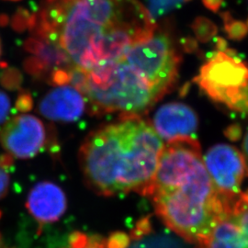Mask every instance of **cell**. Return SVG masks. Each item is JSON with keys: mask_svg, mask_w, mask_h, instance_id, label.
<instances>
[{"mask_svg": "<svg viewBox=\"0 0 248 248\" xmlns=\"http://www.w3.org/2000/svg\"><path fill=\"white\" fill-rule=\"evenodd\" d=\"M203 1L207 8L213 9L214 11L220 8L222 2V0H203Z\"/></svg>", "mask_w": 248, "mask_h": 248, "instance_id": "19", "label": "cell"}, {"mask_svg": "<svg viewBox=\"0 0 248 248\" xmlns=\"http://www.w3.org/2000/svg\"><path fill=\"white\" fill-rule=\"evenodd\" d=\"M10 112V99L8 95L0 90V125L8 121Z\"/></svg>", "mask_w": 248, "mask_h": 248, "instance_id": "17", "label": "cell"}, {"mask_svg": "<svg viewBox=\"0 0 248 248\" xmlns=\"http://www.w3.org/2000/svg\"><path fill=\"white\" fill-rule=\"evenodd\" d=\"M163 146L152 124L140 116L123 117L89 134L80 149V165L87 183L98 194L135 191L144 196Z\"/></svg>", "mask_w": 248, "mask_h": 248, "instance_id": "4", "label": "cell"}, {"mask_svg": "<svg viewBox=\"0 0 248 248\" xmlns=\"http://www.w3.org/2000/svg\"><path fill=\"white\" fill-rule=\"evenodd\" d=\"M1 53H2V49H1V42H0V58H1Z\"/></svg>", "mask_w": 248, "mask_h": 248, "instance_id": "21", "label": "cell"}, {"mask_svg": "<svg viewBox=\"0 0 248 248\" xmlns=\"http://www.w3.org/2000/svg\"><path fill=\"white\" fill-rule=\"evenodd\" d=\"M151 16L159 17L177 8L187 0H147Z\"/></svg>", "mask_w": 248, "mask_h": 248, "instance_id": "14", "label": "cell"}, {"mask_svg": "<svg viewBox=\"0 0 248 248\" xmlns=\"http://www.w3.org/2000/svg\"><path fill=\"white\" fill-rule=\"evenodd\" d=\"M152 126L162 140L169 142L178 137L193 136L199 119L190 107L172 102L160 107L154 116Z\"/></svg>", "mask_w": 248, "mask_h": 248, "instance_id": "8", "label": "cell"}, {"mask_svg": "<svg viewBox=\"0 0 248 248\" xmlns=\"http://www.w3.org/2000/svg\"><path fill=\"white\" fill-rule=\"evenodd\" d=\"M226 29L231 38H233V39H240L244 37L248 31L243 23L237 22V21H232V23L231 24L229 23L228 25H226Z\"/></svg>", "mask_w": 248, "mask_h": 248, "instance_id": "18", "label": "cell"}, {"mask_svg": "<svg viewBox=\"0 0 248 248\" xmlns=\"http://www.w3.org/2000/svg\"><path fill=\"white\" fill-rule=\"evenodd\" d=\"M179 62L170 38L156 31L115 62L88 73L70 71L68 85L79 90L94 113L141 117L174 88Z\"/></svg>", "mask_w": 248, "mask_h": 248, "instance_id": "2", "label": "cell"}, {"mask_svg": "<svg viewBox=\"0 0 248 248\" xmlns=\"http://www.w3.org/2000/svg\"><path fill=\"white\" fill-rule=\"evenodd\" d=\"M144 196L150 198L165 225L189 243L198 244L232 205L213 186L193 136L164 144L154 178Z\"/></svg>", "mask_w": 248, "mask_h": 248, "instance_id": "3", "label": "cell"}, {"mask_svg": "<svg viewBox=\"0 0 248 248\" xmlns=\"http://www.w3.org/2000/svg\"><path fill=\"white\" fill-rule=\"evenodd\" d=\"M10 155H2L0 156V200L7 195L9 191V169L11 164Z\"/></svg>", "mask_w": 248, "mask_h": 248, "instance_id": "15", "label": "cell"}, {"mask_svg": "<svg viewBox=\"0 0 248 248\" xmlns=\"http://www.w3.org/2000/svg\"><path fill=\"white\" fill-rule=\"evenodd\" d=\"M170 244L164 239V237H155L144 241L135 242L133 246H130V241L124 248H169Z\"/></svg>", "mask_w": 248, "mask_h": 248, "instance_id": "16", "label": "cell"}, {"mask_svg": "<svg viewBox=\"0 0 248 248\" xmlns=\"http://www.w3.org/2000/svg\"><path fill=\"white\" fill-rule=\"evenodd\" d=\"M232 210V209H231ZM197 248H247L237 224L230 213L222 216Z\"/></svg>", "mask_w": 248, "mask_h": 248, "instance_id": "11", "label": "cell"}, {"mask_svg": "<svg viewBox=\"0 0 248 248\" xmlns=\"http://www.w3.org/2000/svg\"><path fill=\"white\" fill-rule=\"evenodd\" d=\"M213 186L222 199L233 202L248 175L246 160L238 149L226 143L216 144L203 156Z\"/></svg>", "mask_w": 248, "mask_h": 248, "instance_id": "6", "label": "cell"}, {"mask_svg": "<svg viewBox=\"0 0 248 248\" xmlns=\"http://www.w3.org/2000/svg\"><path fill=\"white\" fill-rule=\"evenodd\" d=\"M31 30L65 55L71 71L88 73L148 40L156 24L140 0H44Z\"/></svg>", "mask_w": 248, "mask_h": 248, "instance_id": "1", "label": "cell"}, {"mask_svg": "<svg viewBox=\"0 0 248 248\" xmlns=\"http://www.w3.org/2000/svg\"><path fill=\"white\" fill-rule=\"evenodd\" d=\"M196 83L216 102L248 113V65L219 51L201 68Z\"/></svg>", "mask_w": 248, "mask_h": 248, "instance_id": "5", "label": "cell"}, {"mask_svg": "<svg viewBox=\"0 0 248 248\" xmlns=\"http://www.w3.org/2000/svg\"><path fill=\"white\" fill-rule=\"evenodd\" d=\"M87 100L79 90L71 85H62L49 91L39 105L45 118L58 122H75L83 115Z\"/></svg>", "mask_w": 248, "mask_h": 248, "instance_id": "9", "label": "cell"}, {"mask_svg": "<svg viewBox=\"0 0 248 248\" xmlns=\"http://www.w3.org/2000/svg\"><path fill=\"white\" fill-rule=\"evenodd\" d=\"M27 208L32 217L43 223L58 221L67 208L62 188L52 182H41L32 187L27 200Z\"/></svg>", "mask_w": 248, "mask_h": 248, "instance_id": "10", "label": "cell"}, {"mask_svg": "<svg viewBox=\"0 0 248 248\" xmlns=\"http://www.w3.org/2000/svg\"><path fill=\"white\" fill-rule=\"evenodd\" d=\"M46 142L45 125L35 116L20 114L8 120L0 131V143L10 156L28 159L35 156Z\"/></svg>", "mask_w": 248, "mask_h": 248, "instance_id": "7", "label": "cell"}, {"mask_svg": "<svg viewBox=\"0 0 248 248\" xmlns=\"http://www.w3.org/2000/svg\"><path fill=\"white\" fill-rule=\"evenodd\" d=\"M70 248H108L105 240L85 233L75 232L70 237Z\"/></svg>", "mask_w": 248, "mask_h": 248, "instance_id": "13", "label": "cell"}, {"mask_svg": "<svg viewBox=\"0 0 248 248\" xmlns=\"http://www.w3.org/2000/svg\"><path fill=\"white\" fill-rule=\"evenodd\" d=\"M9 1H18V0H9Z\"/></svg>", "mask_w": 248, "mask_h": 248, "instance_id": "22", "label": "cell"}, {"mask_svg": "<svg viewBox=\"0 0 248 248\" xmlns=\"http://www.w3.org/2000/svg\"><path fill=\"white\" fill-rule=\"evenodd\" d=\"M231 215L239 228L242 237L248 248V189L240 192L232 205Z\"/></svg>", "mask_w": 248, "mask_h": 248, "instance_id": "12", "label": "cell"}, {"mask_svg": "<svg viewBox=\"0 0 248 248\" xmlns=\"http://www.w3.org/2000/svg\"><path fill=\"white\" fill-rule=\"evenodd\" d=\"M242 154H243L245 160H246V164H247L248 170V128L246 135H245V138H244V142H243V152H242Z\"/></svg>", "mask_w": 248, "mask_h": 248, "instance_id": "20", "label": "cell"}]
</instances>
